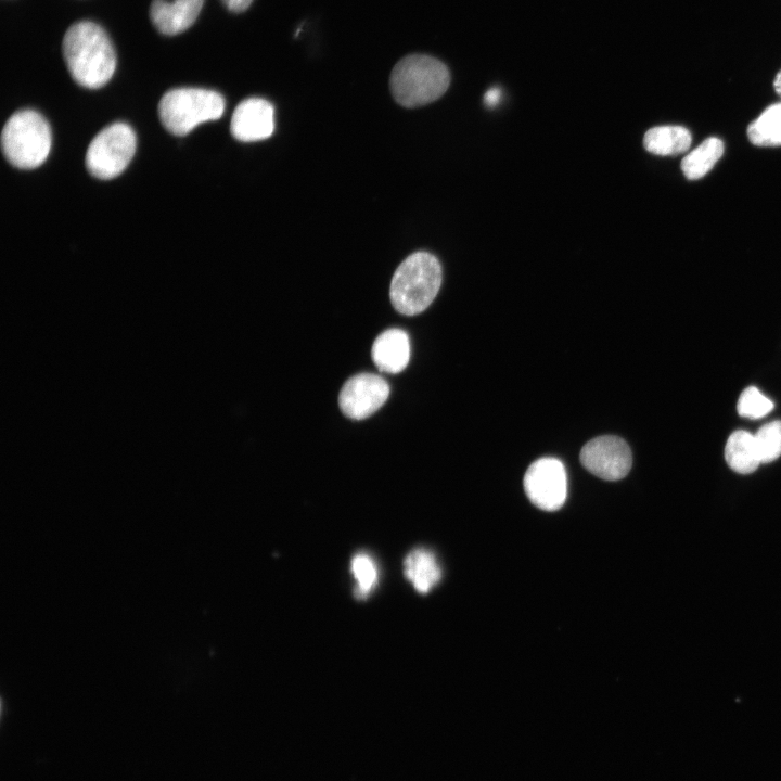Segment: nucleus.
<instances>
[{
    "instance_id": "7",
    "label": "nucleus",
    "mask_w": 781,
    "mask_h": 781,
    "mask_svg": "<svg viewBox=\"0 0 781 781\" xmlns=\"http://www.w3.org/2000/svg\"><path fill=\"white\" fill-rule=\"evenodd\" d=\"M524 490L537 508L543 511L559 510L567 495V477L563 463L551 457L534 461L524 475Z\"/></svg>"
},
{
    "instance_id": "3",
    "label": "nucleus",
    "mask_w": 781,
    "mask_h": 781,
    "mask_svg": "<svg viewBox=\"0 0 781 781\" xmlns=\"http://www.w3.org/2000/svg\"><path fill=\"white\" fill-rule=\"evenodd\" d=\"M449 84L447 66L439 60L423 54L401 59L394 66L389 78L395 101L408 108L436 101L447 91Z\"/></svg>"
},
{
    "instance_id": "14",
    "label": "nucleus",
    "mask_w": 781,
    "mask_h": 781,
    "mask_svg": "<svg viewBox=\"0 0 781 781\" xmlns=\"http://www.w3.org/2000/svg\"><path fill=\"white\" fill-rule=\"evenodd\" d=\"M725 459L737 473L754 472L761 463L755 435L742 430L733 432L726 443Z\"/></svg>"
},
{
    "instance_id": "18",
    "label": "nucleus",
    "mask_w": 781,
    "mask_h": 781,
    "mask_svg": "<svg viewBox=\"0 0 781 781\" xmlns=\"http://www.w3.org/2000/svg\"><path fill=\"white\" fill-rule=\"evenodd\" d=\"M350 569L357 581L355 597L367 598L377 582V568L373 559L367 553H357L351 560Z\"/></svg>"
},
{
    "instance_id": "8",
    "label": "nucleus",
    "mask_w": 781,
    "mask_h": 781,
    "mask_svg": "<svg viewBox=\"0 0 781 781\" xmlns=\"http://www.w3.org/2000/svg\"><path fill=\"white\" fill-rule=\"evenodd\" d=\"M581 464L593 475L605 481H618L631 469L632 456L620 437L604 435L589 440L580 451Z\"/></svg>"
},
{
    "instance_id": "1",
    "label": "nucleus",
    "mask_w": 781,
    "mask_h": 781,
    "mask_svg": "<svg viewBox=\"0 0 781 781\" xmlns=\"http://www.w3.org/2000/svg\"><path fill=\"white\" fill-rule=\"evenodd\" d=\"M62 49L68 72L80 86L97 89L112 78L115 51L98 24L88 21L73 24L64 35Z\"/></svg>"
},
{
    "instance_id": "6",
    "label": "nucleus",
    "mask_w": 781,
    "mask_h": 781,
    "mask_svg": "<svg viewBox=\"0 0 781 781\" xmlns=\"http://www.w3.org/2000/svg\"><path fill=\"white\" fill-rule=\"evenodd\" d=\"M137 139L125 123H114L102 129L86 152V168L95 178L108 180L120 175L132 159Z\"/></svg>"
},
{
    "instance_id": "17",
    "label": "nucleus",
    "mask_w": 781,
    "mask_h": 781,
    "mask_svg": "<svg viewBox=\"0 0 781 781\" xmlns=\"http://www.w3.org/2000/svg\"><path fill=\"white\" fill-rule=\"evenodd\" d=\"M747 137L757 146L781 145V103L770 105L753 120Z\"/></svg>"
},
{
    "instance_id": "9",
    "label": "nucleus",
    "mask_w": 781,
    "mask_h": 781,
    "mask_svg": "<svg viewBox=\"0 0 781 781\" xmlns=\"http://www.w3.org/2000/svg\"><path fill=\"white\" fill-rule=\"evenodd\" d=\"M389 385L380 375L359 373L343 385L338 395L342 412L353 419L362 420L376 412L389 396Z\"/></svg>"
},
{
    "instance_id": "21",
    "label": "nucleus",
    "mask_w": 781,
    "mask_h": 781,
    "mask_svg": "<svg viewBox=\"0 0 781 781\" xmlns=\"http://www.w3.org/2000/svg\"><path fill=\"white\" fill-rule=\"evenodd\" d=\"M228 10L234 13L245 11L253 0H221Z\"/></svg>"
},
{
    "instance_id": "5",
    "label": "nucleus",
    "mask_w": 781,
    "mask_h": 781,
    "mask_svg": "<svg viewBox=\"0 0 781 781\" xmlns=\"http://www.w3.org/2000/svg\"><path fill=\"white\" fill-rule=\"evenodd\" d=\"M225 111L222 95L202 88H177L167 91L158 103L164 128L175 136H185L197 125L219 119Z\"/></svg>"
},
{
    "instance_id": "16",
    "label": "nucleus",
    "mask_w": 781,
    "mask_h": 781,
    "mask_svg": "<svg viewBox=\"0 0 781 781\" xmlns=\"http://www.w3.org/2000/svg\"><path fill=\"white\" fill-rule=\"evenodd\" d=\"M724 153V143L720 139L710 137L704 140L681 161V170L689 180L704 177L720 159Z\"/></svg>"
},
{
    "instance_id": "2",
    "label": "nucleus",
    "mask_w": 781,
    "mask_h": 781,
    "mask_svg": "<svg viewBox=\"0 0 781 781\" xmlns=\"http://www.w3.org/2000/svg\"><path fill=\"white\" fill-rule=\"evenodd\" d=\"M443 274L438 259L427 252L409 255L396 269L389 286L393 307L402 315L424 311L436 297Z\"/></svg>"
},
{
    "instance_id": "11",
    "label": "nucleus",
    "mask_w": 781,
    "mask_h": 781,
    "mask_svg": "<svg viewBox=\"0 0 781 781\" xmlns=\"http://www.w3.org/2000/svg\"><path fill=\"white\" fill-rule=\"evenodd\" d=\"M204 0H153L150 7V18L155 28L168 36L188 29L197 18Z\"/></svg>"
},
{
    "instance_id": "4",
    "label": "nucleus",
    "mask_w": 781,
    "mask_h": 781,
    "mask_svg": "<svg viewBox=\"0 0 781 781\" xmlns=\"http://www.w3.org/2000/svg\"><path fill=\"white\" fill-rule=\"evenodd\" d=\"M52 144L48 121L38 112H15L1 132L2 152L8 162L20 169H34L48 157Z\"/></svg>"
},
{
    "instance_id": "13",
    "label": "nucleus",
    "mask_w": 781,
    "mask_h": 781,
    "mask_svg": "<svg viewBox=\"0 0 781 781\" xmlns=\"http://www.w3.org/2000/svg\"><path fill=\"white\" fill-rule=\"evenodd\" d=\"M402 565L406 578L420 593H427L441 578V569L434 553L425 548L410 551Z\"/></svg>"
},
{
    "instance_id": "23",
    "label": "nucleus",
    "mask_w": 781,
    "mask_h": 781,
    "mask_svg": "<svg viewBox=\"0 0 781 781\" xmlns=\"http://www.w3.org/2000/svg\"><path fill=\"white\" fill-rule=\"evenodd\" d=\"M776 92L781 95V71L777 74L773 81Z\"/></svg>"
},
{
    "instance_id": "20",
    "label": "nucleus",
    "mask_w": 781,
    "mask_h": 781,
    "mask_svg": "<svg viewBox=\"0 0 781 781\" xmlns=\"http://www.w3.org/2000/svg\"><path fill=\"white\" fill-rule=\"evenodd\" d=\"M773 409V402L755 386L745 388L738 400L737 410L743 418L759 419Z\"/></svg>"
},
{
    "instance_id": "12",
    "label": "nucleus",
    "mask_w": 781,
    "mask_h": 781,
    "mask_svg": "<svg viewBox=\"0 0 781 781\" xmlns=\"http://www.w3.org/2000/svg\"><path fill=\"white\" fill-rule=\"evenodd\" d=\"M371 356L381 372L399 373L410 359L408 334L400 329H388L373 342Z\"/></svg>"
},
{
    "instance_id": "22",
    "label": "nucleus",
    "mask_w": 781,
    "mask_h": 781,
    "mask_svg": "<svg viewBox=\"0 0 781 781\" xmlns=\"http://www.w3.org/2000/svg\"><path fill=\"white\" fill-rule=\"evenodd\" d=\"M501 95H502V91L500 88H498V87L490 88L489 90L486 91L485 97H484L485 105L488 107L496 106L499 103Z\"/></svg>"
},
{
    "instance_id": "10",
    "label": "nucleus",
    "mask_w": 781,
    "mask_h": 781,
    "mask_svg": "<svg viewBox=\"0 0 781 781\" xmlns=\"http://www.w3.org/2000/svg\"><path fill=\"white\" fill-rule=\"evenodd\" d=\"M274 110L270 102L261 98H249L235 107L230 130L232 136L243 142L259 141L269 138L274 129Z\"/></svg>"
},
{
    "instance_id": "19",
    "label": "nucleus",
    "mask_w": 781,
    "mask_h": 781,
    "mask_svg": "<svg viewBox=\"0 0 781 781\" xmlns=\"http://www.w3.org/2000/svg\"><path fill=\"white\" fill-rule=\"evenodd\" d=\"M754 435L761 463H769L781 456V421L763 425Z\"/></svg>"
},
{
    "instance_id": "15",
    "label": "nucleus",
    "mask_w": 781,
    "mask_h": 781,
    "mask_svg": "<svg viewBox=\"0 0 781 781\" xmlns=\"http://www.w3.org/2000/svg\"><path fill=\"white\" fill-rule=\"evenodd\" d=\"M691 141L690 131L682 126H657L645 132L643 145L652 154L674 156L686 152Z\"/></svg>"
}]
</instances>
